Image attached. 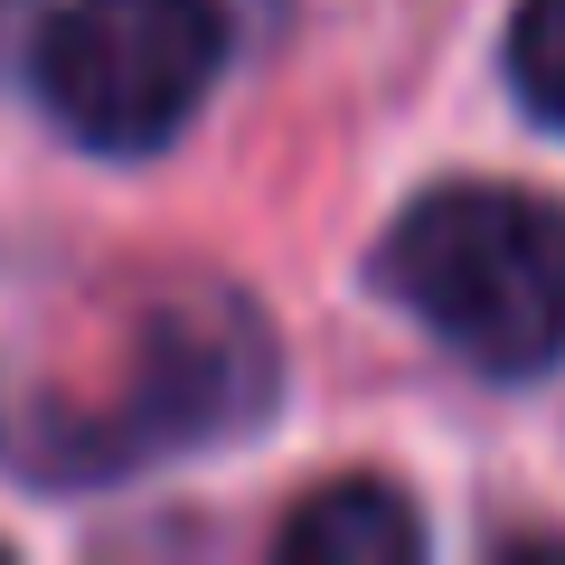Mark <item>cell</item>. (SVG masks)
I'll return each instance as SVG.
<instances>
[{"label":"cell","instance_id":"cell-2","mask_svg":"<svg viewBox=\"0 0 565 565\" xmlns=\"http://www.w3.org/2000/svg\"><path fill=\"white\" fill-rule=\"evenodd\" d=\"M217 66V0H66L39 39V104L85 151H161Z\"/></svg>","mask_w":565,"mask_h":565},{"label":"cell","instance_id":"cell-5","mask_svg":"<svg viewBox=\"0 0 565 565\" xmlns=\"http://www.w3.org/2000/svg\"><path fill=\"white\" fill-rule=\"evenodd\" d=\"M509 85L527 95V114L565 132V0H519L509 29Z\"/></svg>","mask_w":565,"mask_h":565},{"label":"cell","instance_id":"cell-1","mask_svg":"<svg viewBox=\"0 0 565 565\" xmlns=\"http://www.w3.org/2000/svg\"><path fill=\"white\" fill-rule=\"evenodd\" d=\"M386 292L490 377H537L565 349V207L500 180L434 189L377 255Z\"/></svg>","mask_w":565,"mask_h":565},{"label":"cell","instance_id":"cell-4","mask_svg":"<svg viewBox=\"0 0 565 565\" xmlns=\"http://www.w3.org/2000/svg\"><path fill=\"white\" fill-rule=\"evenodd\" d=\"M415 546H424V527L405 509V490H386V481H330L282 519L292 565H405Z\"/></svg>","mask_w":565,"mask_h":565},{"label":"cell","instance_id":"cell-3","mask_svg":"<svg viewBox=\"0 0 565 565\" xmlns=\"http://www.w3.org/2000/svg\"><path fill=\"white\" fill-rule=\"evenodd\" d=\"M274 330L245 292L226 282H180L141 311L132 330V377H122V444H226V434H255L274 415Z\"/></svg>","mask_w":565,"mask_h":565}]
</instances>
